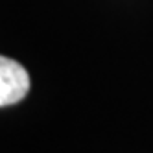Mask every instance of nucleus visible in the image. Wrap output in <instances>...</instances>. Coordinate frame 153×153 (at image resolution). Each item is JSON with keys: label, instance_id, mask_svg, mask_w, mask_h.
Returning <instances> with one entry per match:
<instances>
[{"label": "nucleus", "instance_id": "obj_1", "mask_svg": "<svg viewBox=\"0 0 153 153\" xmlns=\"http://www.w3.org/2000/svg\"><path fill=\"white\" fill-rule=\"evenodd\" d=\"M30 91V76L20 63L6 56L0 57V105L20 102Z\"/></svg>", "mask_w": 153, "mask_h": 153}]
</instances>
